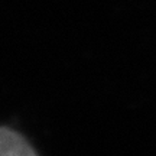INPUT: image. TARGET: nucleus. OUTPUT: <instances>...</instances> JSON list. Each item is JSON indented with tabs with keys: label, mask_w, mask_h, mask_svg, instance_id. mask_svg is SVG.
Here are the masks:
<instances>
[{
	"label": "nucleus",
	"mask_w": 156,
	"mask_h": 156,
	"mask_svg": "<svg viewBox=\"0 0 156 156\" xmlns=\"http://www.w3.org/2000/svg\"><path fill=\"white\" fill-rule=\"evenodd\" d=\"M0 156H36V153L19 133L0 127Z\"/></svg>",
	"instance_id": "f257e3e1"
}]
</instances>
